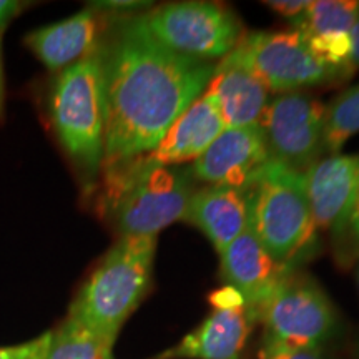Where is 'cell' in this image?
I'll return each instance as SVG.
<instances>
[{
  "label": "cell",
  "mask_w": 359,
  "mask_h": 359,
  "mask_svg": "<svg viewBox=\"0 0 359 359\" xmlns=\"http://www.w3.org/2000/svg\"><path fill=\"white\" fill-rule=\"evenodd\" d=\"M257 316L250 308L213 309L206 320L155 359H241Z\"/></svg>",
  "instance_id": "cell-14"
},
{
  "label": "cell",
  "mask_w": 359,
  "mask_h": 359,
  "mask_svg": "<svg viewBox=\"0 0 359 359\" xmlns=\"http://www.w3.org/2000/svg\"><path fill=\"white\" fill-rule=\"evenodd\" d=\"M219 273L224 285L238 290L246 308L257 316L264 302L288 273L294 271L276 263L263 248L250 224L235 241L219 253Z\"/></svg>",
  "instance_id": "cell-12"
},
{
  "label": "cell",
  "mask_w": 359,
  "mask_h": 359,
  "mask_svg": "<svg viewBox=\"0 0 359 359\" xmlns=\"http://www.w3.org/2000/svg\"><path fill=\"white\" fill-rule=\"evenodd\" d=\"M190 172L135 161L105 177V201L120 236H158L172 223L187 222L193 196Z\"/></svg>",
  "instance_id": "cell-5"
},
{
  "label": "cell",
  "mask_w": 359,
  "mask_h": 359,
  "mask_svg": "<svg viewBox=\"0 0 359 359\" xmlns=\"http://www.w3.org/2000/svg\"><path fill=\"white\" fill-rule=\"evenodd\" d=\"M93 11H97L102 15L110 13L115 19H125V17H133L137 12H147L151 8L150 2H137V0H107V2H92L88 4Z\"/></svg>",
  "instance_id": "cell-23"
},
{
  "label": "cell",
  "mask_w": 359,
  "mask_h": 359,
  "mask_svg": "<svg viewBox=\"0 0 359 359\" xmlns=\"http://www.w3.org/2000/svg\"><path fill=\"white\" fill-rule=\"evenodd\" d=\"M269 160L259 125L224 128L205 154L193 161L191 177L208 185L248 190Z\"/></svg>",
  "instance_id": "cell-10"
},
{
  "label": "cell",
  "mask_w": 359,
  "mask_h": 359,
  "mask_svg": "<svg viewBox=\"0 0 359 359\" xmlns=\"http://www.w3.org/2000/svg\"><path fill=\"white\" fill-rule=\"evenodd\" d=\"M52 331H47L39 338L27 343L17 344V346L0 348V359H42L50 344Z\"/></svg>",
  "instance_id": "cell-22"
},
{
  "label": "cell",
  "mask_w": 359,
  "mask_h": 359,
  "mask_svg": "<svg viewBox=\"0 0 359 359\" xmlns=\"http://www.w3.org/2000/svg\"><path fill=\"white\" fill-rule=\"evenodd\" d=\"M304 183L316 230H331L338 238L359 188V155L325 156L304 173Z\"/></svg>",
  "instance_id": "cell-11"
},
{
  "label": "cell",
  "mask_w": 359,
  "mask_h": 359,
  "mask_svg": "<svg viewBox=\"0 0 359 359\" xmlns=\"http://www.w3.org/2000/svg\"><path fill=\"white\" fill-rule=\"evenodd\" d=\"M42 359H115L114 343L67 316L52 331L50 344Z\"/></svg>",
  "instance_id": "cell-18"
},
{
  "label": "cell",
  "mask_w": 359,
  "mask_h": 359,
  "mask_svg": "<svg viewBox=\"0 0 359 359\" xmlns=\"http://www.w3.org/2000/svg\"><path fill=\"white\" fill-rule=\"evenodd\" d=\"M25 4L17 0H0V35L7 29V25L24 11Z\"/></svg>",
  "instance_id": "cell-28"
},
{
  "label": "cell",
  "mask_w": 359,
  "mask_h": 359,
  "mask_svg": "<svg viewBox=\"0 0 359 359\" xmlns=\"http://www.w3.org/2000/svg\"><path fill=\"white\" fill-rule=\"evenodd\" d=\"M248 224L283 266L296 269L316 245V226L306 195L304 175L269 160L248 188Z\"/></svg>",
  "instance_id": "cell-4"
},
{
  "label": "cell",
  "mask_w": 359,
  "mask_h": 359,
  "mask_svg": "<svg viewBox=\"0 0 359 359\" xmlns=\"http://www.w3.org/2000/svg\"><path fill=\"white\" fill-rule=\"evenodd\" d=\"M258 79L268 92L293 93L313 85L348 79L314 55L306 37L298 30L245 34L224 57Z\"/></svg>",
  "instance_id": "cell-8"
},
{
  "label": "cell",
  "mask_w": 359,
  "mask_h": 359,
  "mask_svg": "<svg viewBox=\"0 0 359 359\" xmlns=\"http://www.w3.org/2000/svg\"><path fill=\"white\" fill-rule=\"evenodd\" d=\"M356 133H359V85L344 90L326 107L325 151L339 154L341 147Z\"/></svg>",
  "instance_id": "cell-20"
},
{
  "label": "cell",
  "mask_w": 359,
  "mask_h": 359,
  "mask_svg": "<svg viewBox=\"0 0 359 359\" xmlns=\"http://www.w3.org/2000/svg\"><path fill=\"white\" fill-rule=\"evenodd\" d=\"M158 236H120L70 304L69 318L115 344L154 280Z\"/></svg>",
  "instance_id": "cell-2"
},
{
  "label": "cell",
  "mask_w": 359,
  "mask_h": 359,
  "mask_svg": "<svg viewBox=\"0 0 359 359\" xmlns=\"http://www.w3.org/2000/svg\"><path fill=\"white\" fill-rule=\"evenodd\" d=\"M264 348L321 349L338 330V313L313 278L291 271L258 311Z\"/></svg>",
  "instance_id": "cell-7"
},
{
  "label": "cell",
  "mask_w": 359,
  "mask_h": 359,
  "mask_svg": "<svg viewBox=\"0 0 359 359\" xmlns=\"http://www.w3.org/2000/svg\"><path fill=\"white\" fill-rule=\"evenodd\" d=\"M223 130L224 123L217 102L203 92V95L178 116L158 145L142 161L161 167H178L195 161Z\"/></svg>",
  "instance_id": "cell-15"
},
{
  "label": "cell",
  "mask_w": 359,
  "mask_h": 359,
  "mask_svg": "<svg viewBox=\"0 0 359 359\" xmlns=\"http://www.w3.org/2000/svg\"><path fill=\"white\" fill-rule=\"evenodd\" d=\"M100 53L107 111L102 172L110 177L158 145L178 116L203 95L217 65L165 48L137 15L115 19Z\"/></svg>",
  "instance_id": "cell-1"
},
{
  "label": "cell",
  "mask_w": 359,
  "mask_h": 359,
  "mask_svg": "<svg viewBox=\"0 0 359 359\" xmlns=\"http://www.w3.org/2000/svg\"><path fill=\"white\" fill-rule=\"evenodd\" d=\"M268 6L273 12L280 13L281 17L294 20L309 7V0H269V2H263Z\"/></svg>",
  "instance_id": "cell-27"
},
{
  "label": "cell",
  "mask_w": 359,
  "mask_h": 359,
  "mask_svg": "<svg viewBox=\"0 0 359 359\" xmlns=\"http://www.w3.org/2000/svg\"><path fill=\"white\" fill-rule=\"evenodd\" d=\"M103 19L105 15L87 7L69 19L30 32L25 45L48 70L58 74L100 47Z\"/></svg>",
  "instance_id": "cell-13"
},
{
  "label": "cell",
  "mask_w": 359,
  "mask_h": 359,
  "mask_svg": "<svg viewBox=\"0 0 359 359\" xmlns=\"http://www.w3.org/2000/svg\"><path fill=\"white\" fill-rule=\"evenodd\" d=\"M210 303H212L213 309H240L246 308L245 298L241 293L231 286L224 285L219 290H215L210 294Z\"/></svg>",
  "instance_id": "cell-24"
},
{
  "label": "cell",
  "mask_w": 359,
  "mask_h": 359,
  "mask_svg": "<svg viewBox=\"0 0 359 359\" xmlns=\"http://www.w3.org/2000/svg\"><path fill=\"white\" fill-rule=\"evenodd\" d=\"M57 140L85 182H95L105 151V87L100 47L58 72L48 97Z\"/></svg>",
  "instance_id": "cell-3"
},
{
  "label": "cell",
  "mask_w": 359,
  "mask_h": 359,
  "mask_svg": "<svg viewBox=\"0 0 359 359\" xmlns=\"http://www.w3.org/2000/svg\"><path fill=\"white\" fill-rule=\"evenodd\" d=\"M309 48L323 64L331 69L343 72L346 77L353 74V67L349 64L351 60V35L349 34H331V35H318V37H306Z\"/></svg>",
  "instance_id": "cell-21"
},
{
  "label": "cell",
  "mask_w": 359,
  "mask_h": 359,
  "mask_svg": "<svg viewBox=\"0 0 359 359\" xmlns=\"http://www.w3.org/2000/svg\"><path fill=\"white\" fill-rule=\"evenodd\" d=\"M351 35V43H353V50H351V60H349V64H351L353 70L359 69V20L356 22V25L353 27V30L349 32Z\"/></svg>",
  "instance_id": "cell-29"
},
{
  "label": "cell",
  "mask_w": 359,
  "mask_h": 359,
  "mask_svg": "<svg viewBox=\"0 0 359 359\" xmlns=\"http://www.w3.org/2000/svg\"><path fill=\"white\" fill-rule=\"evenodd\" d=\"M359 20V2L356 0H318L309 2L302 15L291 20L294 30L304 37L349 34Z\"/></svg>",
  "instance_id": "cell-19"
},
{
  "label": "cell",
  "mask_w": 359,
  "mask_h": 359,
  "mask_svg": "<svg viewBox=\"0 0 359 359\" xmlns=\"http://www.w3.org/2000/svg\"><path fill=\"white\" fill-rule=\"evenodd\" d=\"M137 17L165 48L195 60L224 58L245 35L235 12L217 2H172Z\"/></svg>",
  "instance_id": "cell-6"
},
{
  "label": "cell",
  "mask_w": 359,
  "mask_h": 359,
  "mask_svg": "<svg viewBox=\"0 0 359 359\" xmlns=\"http://www.w3.org/2000/svg\"><path fill=\"white\" fill-rule=\"evenodd\" d=\"M217 102L224 128L255 127L269 103L268 90L248 70L224 60L215 67L205 90Z\"/></svg>",
  "instance_id": "cell-17"
},
{
  "label": "cell",
  "mask_w": 359,
  "mask_h": 359,
  "mask_svg": "<svg viewBox=\"0 0 359 359\" xmlns=\"http://www.w3.org/2000/svg\"><path fill=\"white\" fill-rule=\"evenodd\" d=\"M358 281H359V275H358Z\"/></svg>",
  "instance_id": "cell-31"
},
{
  "label": "cell",
  "mask_w": 359,
  "mask_h": 359,
  "mask_svg": "<svg viewBox=\"0 0 359 359\" xmlns=\"http://www.w3.org/2000/svg\"><path fill=\"white\" fill-rule=\"evenodd\" d=\"M248 217V190L208 185L193 193L187 222L200 228L219 255L243 233Z\"/></svg>",
  "instance_id": "cell-16"
},
{
  "label": "cell",
  "mask_w": 359,
  "mask_h": 359,
  "mask_svg": "<svg viewBox=\"0 0 359 359\" xmlns=\"http://www.w3.org/2000/svg\"><path fill=\"white\" fill-rule=\"evenodd\" d=\"M2 39V35H0ZM4 98H6V87H4V67H2V47H0V118L4 114Z\"/></svg>",
  "instance_id": "cell-30"
},
{
  "label": "cell",
  "mask_w": 359,
  "mask_h": 359,
  "mask_svg": "<svg viewBox=\"0 0 359 359\" xmlns=\"http://www.w3.org/2000/svg\"><path fill=\"white\" fill-rule=\"evenodd\" d=\"M338 240L348 243L349 245L348 250H354V248L359 250V188L356 191V196H354L353 208H351V213H349V217H348L346 226H344V230L341 231Z\"/></svg>",
  "instance_id": "cell-26"
},
{
  "label": "cell",
  "mask_w": 359,
  "mask_h": 359,
  "mask_svg": "<svg viewBox=\"0 0 359 359\" xmlns=\"http://www.w3.org/2000/svg\"><path fill=\"white\" fill-rule=\"evenodd\" d=\"M262 359H323L321 349L262 348Z\"/></svg>",
  "instance_id": "cell-25"
},
{
  "label": "cell",
  "mask_w": 359,
  "mask_h": 359,
  "mask_svg": "<svg viewBox=\"0 0 359 359\" xmlns=\"http://www.w3.org/2000/svg\"><path fill=\"white\" fill-rule=\"evenodd\" d=\"M326 107L306 93H281L269 100L259 127L271 160L306 173L325 151Z\"/></svg>",
  "instance_id": "cell-9"
}]
</instances>
